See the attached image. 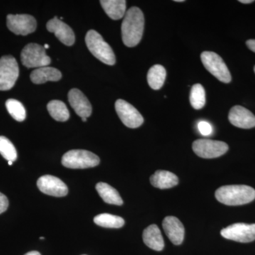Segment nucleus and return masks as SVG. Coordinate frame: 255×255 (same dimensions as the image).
<instances>
[{
    "label": "nucleus",
    "mask_w": 255,
    "mask_h": 255,
    "mask_svg": "<svg viewBox=\"0 0 255 255\" xmlns=\"http://www.w3.org/2000/svg\"><path fill=\"white\" fill-rule=\"evenodd\" d=\"M145 18L138 7L132 6L128 10L122 22V39L127 47L137 46L143 34Z\"/></svg>",
    "instance_id": "f257e3e1"
},
{
    "label": "nucleus",
    "mask_w": 255,
    "mask_h": 255,
    "mask_svg": "<svg viewBox=\"0 0 255 255\" xmlns=\"http://www.w3.org/2000/svg\"><path fill=\"white\" fill-rule=\"evenodd\" d=\"M215 196L225 205H244L255 200V190L247 185H226L218 189Z\"/></svg>",
    "instance_id": "f03ea898"
},
{
    "label": "nucleus",
    "mask_w": 255,
    "mask_h": 255,
    "mask_svg": "<svg viewBox=\"0 0 255 255\" xmlns=\"http://www.w3.org/2000/svg\"><path fill=\"white\" fill-rule=\"evenodd\" d=\"M85 41L89 50L97 59L109 65H114L116 63L113 50L98 32L95 30L87 32Z\"/></svg>",
    "instance_id": "7ed1b4c3"
},
{
    "label": "nucleus",
    "mask_w": 255,
    "mask_h": 255,
    "mask_svg": "<svg viewBox=\"0 0 255 255\" xmlns=\"http://www.w3.org/2000/svg\"><path fill=\"white\" fill-rule=\"evenodd\" d=\"M98 156L90 151L72 150L63 156L62 164L70 169H86L96 167L100 164Z\"/></svg>",
    "instance_id": "20e7f679"
},
{
    "label": "nucleus",
    "mask_w": 255,
    "mask_h": 255,
    "mask_svg": "<svg viewBox=\"0 0 255 255\" xmlns=\"http://www.w3.org/2000/svg\"><path fill=\"white\" fill-rule=\"evenodd\" d=\"M203 65L210 73L212 74L223 83H230L232 80L231 73L222 58L214 52L204 51L201 54Z\"/></svg>",
    "instance_id": "39448f33"
},
{
    "label": "nucleus",
    "mask_w": 255,
    "mask_h": 255,
    "mask_svg": "<svg viewBox=\"0 0 255 255\" xmlns=\"http://www.w3.org/2000/svg\"><path fill=\"white\" fill-rule=\"evenodd\" d=\"M21 60L23 65L28 68L46 67L51 59L46 55L44 47L37 43H29L21 51Z\"/></svg>",
    "instance_id": "423d86ee"
},
{
    "label": "nucleus",
    "mask_w": 255,
    "mask_h": 255,
    "mask_svg": "<svg viewBox=\"0 0 255 255\" xmlns=\"http://www.w3.org/2000/svg\"><path fill=\"white\" fill-rule=\"evenodd\" d=\"M19 75L17 62L14 57L5 55L0 58V90L6 91L14 86Z\"/></svg>",
    "instance_id": "0eeeda50"
},
{
    "label": "nucleus",
    "mask_w": 255,
    "mask_h": 255,
    "mask_svg": "<svg viewBox=\"0 0 255 255\" xmlns=\"http://www.w3.org/2000/svg\"><path fill=\"white\" fill-rule=\"evenodd\" d=\"M192 148L199 157L205 159L216 158L228 152L226 142L210 139H199L193 142Z\"/></svg>",
    "instance_id": "6e6552de"
},
{
    "label": "nucleus",
    "mask_w": 255,
    "mask_h": 255,
    "mask_svg": "<svg viewBox=\"0 0 255 255\" xmlns=\"http://www.w3.org/2000/svg\"><path fill=\"white\" fill-rule=\"evenodd\" d=\"M221 236L226 239L239 242V243H251L255 240V223H235L221 231Z\"/></svg>",
    "instance_id": "1a4fd4ad"
},
{
    "label": "nucleus",
    "mask_w": 255,
    "mask_h": 255,
    "mask_svg": "<svg viewBox=\"0 0 255 255\" xmlns=\"http://www.w3.org/2000/svg\"><path fill=\"white\" fill-rule=\"evenodd\" d=\"M115 109L119 119L126 127L136 128L143 124L144 119L141 114L128 102L118 100L116 102Z\"/></svg>",
    "instance_id": "9d476101"
},
{
    "label": "nucleus",
    "mask_w": 255,
    "mask_h": 255,
    "mask_svg": "<svg viewBox=\"0 0 255 255\" xmlns=\"http://www.w3.org/2000/svg\"><path fill=\"white\" fill-rule=\"evenodd\" d=\"M6 25L15 34L26 36L36 31L37 23L31 15L9 14L6 17Z\"/></svg>",
    "instance_id": "9b49d317"
},
{
    "label": "nucleus",
    "mask_w": 255,
    "mask_h": 255,
    "mask_svg": "<svg viewBox=\"0 0 255 255\" xmlns=\"http://www.w3.org/2000/svg\"><path fill=\"white\" fill-rule=\"evenodd\" d=\"M39 190L47 195L62 197L66 196L68 188L59 178L51 175L42 176L37 181Z\"/></svg>",
    "instance_id": "f8f14e48"
},
{
    "label": "nucleus",
    "mask_w": 255,
    "mask_h": 255,
    "mask_svg": "<svg viewBox=\"0 0 255 255\" xmlns=\"http://www.w3.org/2000/svg\"><path fill=\"white\" fill-rule=\"evenodd\" d=\"M46 28L50 33H54L63 44L70 46L75 43V37L72 28L56 16L48 21Z\"/></svg>",
    "instance_id": "ddd939ff"
},
{
    "label": "nucleus",
    "mask_w": 255,
    "mask_h": 255,
    "mask_svg": "<svg viewBox=\"0 0 255 255\" xmlns=\"http://www.w3.org/2000/svg\"><path fill=\"white\" fill-rule=\"evenodd\" d=\"M231 124L240 128L250 129L255 127V116L245 107L237 105L233 107L228 114Z\"/></svg>",
    "instance_id": "4468645a"
},
{
    "label": "nucleus",
    "mask_w": 255,
    "mask_h": 255,
    "mask_svg": "<svg viewBox=\"0 0 255 255\" xmlns=\"http://www.w3.org/2000/svg\"><path fill=\"white\" fill-rule=\"evenodd\" d=\"M68 100L73 110L81 118H88L92 114L91 104L78 89H73L68 93Z\"/></svg>",
    "instance_id": "2eb2a0df"
},
{
    "label": "nucleus",
    "mask_w": 255,
    "mask_h": 255,
    "mask_svg": "<svg viewBox=\"0 0 255 255\" xmlns=\"http://www.w3.org/2000/svg\"><path fill=\"white\" fill-rule=\"evenodd\" d=\"M162 227L167 237L174 245L182 244L185 231L182 222L177 218L167 216L163 220Z\"/></svg>",
    "instance_id": "dca6fc26"
},
{
    "label": "nucleus",
    "mask_w": 255,
    "mask_h": 255,
    "mask_svg": "<svg viewBox=\"0 0 255 255\" xmlns=\"http://www.w3.org/2000/svg\"><path fill=\"white\" fill-rule=\"evenodd\" d=\"M142 239L146 246L155 251H162L164 243L160 230L155 224L150 225L142 233Z\"/></svg>",
    "instance_id": "f3484780"
},
{
    "label": "nucleus",
    "mask_w": 255,
    "mask_h": 255,
    "mask_svg": "<svg viewBox=\"0 0 255 255\" xmlns=\"http://www.w3.org/2000/svg\"><path fill=\"white\" fill-rule=\"evenodd\" d=\"M62 74L58 69L50 67H42L33 70L31 74V80L36 85L46 83L48 81H59Z\"/></svg>",
    "instance_id": "a211bd4d"
},
{
    "label": "nucleus",
    "mask_w": 255,
    "mask_h": 255,
    "mask_svg": "<svg viewBox=\"0 0 255 255\" xmlns=\"http://www.w3.org/2000/svg\"><path fill=\"white\" fill-rule=\"evenodd\" d=\"M150 183L153 187L160 189H169L175 187L179 183L177 176L165 170H157L151 176Z\"/></svg>",
    "instance_id": "6ab92c4d"
},
{
    "label": "nucleus",
    "mask_w": 255,
    "mask_h": 255,
    "mask_svg": "<svg viewBox=\"0 0 255 255\" xmlns=\"http://www.w3.org/2000/svg\"><path fill=\"white\" fill-rule=\"evenodd\" d=\"M100 4L112 19L119 20L125 16L127 1L125 0H102Z\"/></svg>",
    "instance_id": "aec40b11"
},
{
    "label": "nucleus",
    "mask_w": 255,
    "mask_h": 255,
    "mask_svg": "<svg viewBox=\"0 0 255 255\" xmlns=\"http://www.w3.org/2000/svg\"><path fill=\"white\" fill-rule=\"evenodd\" d=\"M96 189L101 198L107 204L122 206L124 204L122 197L117 189H114L107 183L100 182L96 185Z\"/></svg>",
    "instance_id": "412c9836"
},
{
    "label": "nucleus",
    "mask_w": 255,
    "mask_h": 255,
    "mask_svg": "<svg viewBox=\"0 0 255 255\" xmlns=\"http://www.w3.org/2000/svg\"><path fill=\"white\" fill-rule=\"evenodd\" d=\"M166 75L165 68L162 65H153L147 73V80L149 86L155 90L162 88L165 81Z\"/></svg>",
    "instance_id": "4be33fe9"
},
{
    "label": "nucleus",
    "mask_w": 255,
    "mask_h": 255,
    "mask_svg": "<svg viewBox=\"0 0 255 255\" xmlns=\"http://www.w3.org/2000/svg\"><path fill=\"white\" fill-rule=\"evenodd\" d=\"M47 109L50 116L58 122H66L70 118L68 108L65 104L61 101H50L47 106Z\"/></svg>",
    "instance_id": "5701e85b"
},
{
    "label": "nucleus",
    "mask_w": 255,
    "mask_h": 255,
    "mask_svg": "<svg viewBox=\"0 0 255 255\" xmlns=\"http://www.w3.org/2000/svg\"><path fill=\"white\" fill-rule=\"evenodd\" d=\"M94 222L97 226L107 228H120L124 226V219L120 216H114L110 214H102L96 216Z\"/></svg>",
    "instance_id": "b1692460"
},
{
    "label": "nucleus",
    "mask_w": 255,
    "mask_h": 255,
    "mask_svg": "<svg viewBox=\"0 0 255 255\" xmlns=\"http://www.w3.org/2000/svg\"><path fill=\"white\" fill-rule=\"evenodd\" d=\"M190 103L191 107L196 110H201L205 106V90L200 84H195L191 87Z\"/></svg>",
    "instance_id": "393cba45"
},
{
    "label": "nucleus",
    "mask_w": 255,
    "mask_h": 255,
    "mask_svg": "<svg viewBox=\"0 0 255 255\" xmlns=\"http://www.w3.org/2000/svg\"><path fill=\"white\" fill-rule=\"evenodd\" d=\"M6 107L10 115L17 122H21L26 117V110L18 101L10 99L6 102Z\"/></svg>",
    "instance_id": "a878e982"
},
{
    "label": "nucleus",
    "mask_w": 255,
    "mask_h": 255,
    "mask_svg": "<svg viewBox=\"0 0 255 255\" xmlns=\"http://www.w3.org/2000/svg\"><path fill=\"white\" fill-rule=\"evenodd\" d=\"M0 154L8 162H14L17 158V152L14 145L4 136H0Z\"/></svg>",
    "instance_id": "bb28decb"
},
{
    "label": "nucleus",
    "mask_w": 255,
    "mask_h": 255,
    "mask_svg": "<svg viewBox=\"0 0 255 255\" xmlns=\"http://www.w3.org/2000/svg\"><path fill=\"white\" fill-rule=\"evenodd\" d=\"M198 130L200 132L201 135L204 136H208L211 135L213 132V127L209 122L205 121H201L198 124Z\"/></svg>",
    "instance_id": "cd10ccee"
},
{
    "label": "nucleus",
    "mask_w": 255,
    "mask_h": 255,
    "mask_svg": "<svg viewBox=\"0 0 255 255\" xmlns=\"http://www.w3.org/2000/svg\"><path fill=\"white\" fill-rule=\"evenodd\" d=\"M9 206V201L6 196L0 192V214L6 211Z\"/></svg>",
    "instance_id": "c85d7f7f"
},
{
    "label": "nucleus",
    "mask_w": 255,
    "mask_h": 255,
    "mask_svg": "<svg viewBox=\"0 0 255 255\" xmlns=\"http://www.w3.org/2000/svg\"><path fill=\"white\" fill-rule=\"evenodd\" d=\"M246 45L250 50L255 53V39L248 40L246 42Z\"/></svg>",
    "instance_id": "c756f323"
},
{
    "label": "nucleus",
    "mask_w": 255,
    "mask_h": 255,
    "mask_svg": "<svg viewBox=\"0 0 255 255\" xmlns=\"http://www.w3.org/2000/svg\"><path fill=\"white\" fill-rule=\"evenodd\" d=\"M240 2L243 3V4H251V3L254 2V0H240Z\"/></svg>",
    "instance_id": "7c9ffc66"
},
{
    "label": "nucleus",
    "mask_w": 255,
    "mask_h": 255,
    "mask_svg": "<svg viewBox=\"0 0 255 255\" xmlns=\"http://www.w3.org/2000/svg\"><path fill=\"white\" fill-rule=\"evenodd\" d=\"M24 255H41V254H40V253H38V252L32 251L29 252V253H26V254Z\"/></svg>",
    "instance_id": "2f4dec72"
},
{
    "label": "nucleus",
    "mask_w": 255,
    "mask_h": 255,
    "mask_svg": "<svg viewBox=\"0 0 255 255\" xmlns=\"http://www.w3.org/2000/svg\"><path fill=\"white\" fill-rule=\"evenodd\" d=\"M174 1H176V2H183L184 1V0H174Z\"/></svg>",
    "instance_id": "473e14b6"
},
{
    "label": "nucleus",
    "mask_w": 255,
    "mask_h": 255,
    "mask_svg": "<svg viewBox=\"0 0 255 255\" xmlns=\"http://www.w3.org/2000/svg\"><path fill=\"white\" fill-rule=\"evenodd\" d=\"M44 48L45 49H47V48H49V45L45 44Z\"/></svg>",
    "instance_id": "72a5a7b5"
},
{
    "label": "nucleus",
    "mask_w": 255,
    "mask_h": 255,
    "mask_svg": "<svg viewBox=\"0 0 255 255\" xmlns=\"http://www.w3.org/2000/svg\"><path fill=\"white\" fill-rule=\"evenodd\" d=\"M82 122H87V118H82Z\"/></svg>",
    "instance_id": "f704fd0d"
},
{
    "label": "nucleus",
    "mask_w": 255,
    "mask_h": 255,
    "mask_svg": "<svg viewBox=\"0 0 255 255\" xmlns=\"http://www.w3.org/2000/svg\"><path fill=\"white\" fill-rule=\"evenodd\" d=\"M13 163V162H11V161H9V162H8V164H9V165H11V164H12Z\"/></svg>",
    "instance_id": "c9c22d12"
},
{
    "label": "nucleus",
    "mask_w": 255,
    "mask_h": 255,
    "mask_svg": "<svg viewBox=\"0 0 255 255\" xmlns=\"http://www.w3.org/2000/svg\"><path fill=\"white\" fill-rule=\"evenodd\" d=\"M40 239L43 240V239H45V238L43 237H41V238H40Z\"/></svg>",
    "instance_id": "e433bc0d"
},
{
    "label": "nucleus",
    "mask_w": 255,
    "mask_h": 255,
    "mask_svg": "<svg viewBox=\"0 0 255 255\" xmlns=\"http://www.w3.org/2000/svg\"><path fill=\"white\" fill-rule=\"evenodd\" d=\"M254 71H255V67H254Z\"/></svg>",
    "instance_id": "4c0bfd02"
},
{
    "label": "nucleus",
    "mask_w": 255,
    "mask_h": 255,
    "mask_svg": "<svg viewBox=\"0 0 255 255\" xmlns=\"http://www.w3.org/2000/svg\"></svg>",
    "instance_id": "58836bf2"
}]
</instances>
